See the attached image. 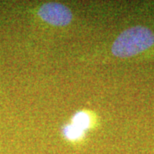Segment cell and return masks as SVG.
Returning a JSON list of instances; mask_svg holds the SVG:
<instances>
[{
    "mask_svg": "<svg viewBox=\"0 0 154 154\" xmlns=\"http://www.w3.org/2000/svg\"><path fill=\"white\" fill-rule=\"evenodd\" d=\"M154 33L144 26H134L124 30L116 38L111 47L112 54L119 58H128L152 47Z\"/></svg>",
    "mask_w": 154,
    "mask_h": 154,
    "instance_id": "1",
    "label": "cell"
},
{
    "mask_svg": "<svg viewBox=\"0 0 154 154\" xmlns=\"http://www.w3.org/2000/svg\"><path fill=\"white\" fill-rule=\"evenodd\" d=\"M38 16L45 22L57 26L64 27L72 22L73 14L69 8L60 3H46L40 6Z\"/></svg>",
    "mask_w": 154,
    "mask_h": 154,
    "instance_id": "2",
    "label": "cell"
},
{
    "mask_svg": "<svg viewBox=\"0 0 154 154\" xmlns=\"http://www.w3.org/2000/svg\"><path fill=\"white\" fill-rule=\"evenodd\" d=\"M72 123L85 131L91 125V117L85 111H80L74 115L72 118Z\"/></svg>",
    "mask_w": 154,
    "mask_h": 154,
    "instance_id": "3",
    "label": "cell"
},
{
    "mask_svg": "<svg viewBox=\"0 0 154 154\" xmlns=\"http://www.w3.org/2000/svg\"><path fill=\"white\" fill-rule=\"evenodd\" d=\"M63 135L69 140H78L83 136L84 131L74 125L73 123L68 124L63 128Z\"/></svg>",
    "mask_w": 154,
    "mask_h": 154,
    "instance_id": "4",
    "label": "cell"
}]
</instances>
